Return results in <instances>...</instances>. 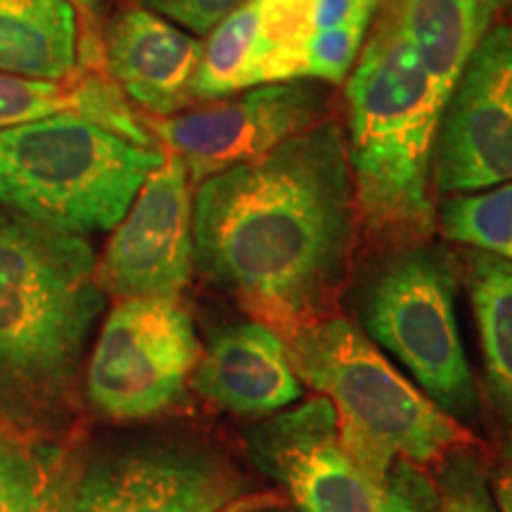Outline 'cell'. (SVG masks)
Here are the masks:
<instances>
[{
    "label": "cell",
    "instance_id": "obj_1",
    "mask_svg": "<svg viewBox=\"0 0 512 512\" xmlns=\"http://www.w3.org/2000/svg\"><path fill=\"white\" fill-rule=\"evenodd\" d=\"M347 136L335 121L204 178L192 202L200 271L283 337L328 318L356 240Z\"/></svg>",
    "mask_w": 512,
    "mask_h": 512
},
{
    "label": "cell",
    "instance_id": "obj_2",
    "mask_svg": "<svg viewBox=\"0 0 512 512\" xmlns=\"http://www.w3.org/2000/svg\"><path fill=\"white\" fill-rule=\"evenodd\" d=\"M446 100L387 3L347 83V157L358 226L384 247L432 238L434 145Z\"/></svg>",
    "mask_w": 512,
    "mask_h": 512
},
{
    "label": "cell",
    "instance_id": "obj_3",
    "mask_svg": "<svg viewBox=\"0 0 512 512\" xmlns=\"http://www.w3.org/2000/svg\"><path fill=\"white\" fill-rule=\"evenodd\" d=\"M100 311L86 238L0 209V411L36 420L55 408Z\"/></svg>",
    "mask_w": 512,
    "mask_h": 512
},
{
    "label": "cell",
    "instance_id": "obj_4",
    "mask_svg": "<svg viewBox=\"0 0 512 512\" xmlns=\"http://www.w3.org/2000/svg\"><path fill=\"white\" fill-rule=\"evenodd\" d=\"M285 342L299 380L335 408L342 444L373 470L392 472L401 460L425 467L470 441L351 320L320 318Z\"/></svg>",
    "mask_w": 512,
    "mask_h": 512
},
{
    "label": "cell",
    "instance_id": "obj_5",
    "mask_svg": "<svg viewBox=\"0 0 512 512\" xmlns=\"http://www.w3.org/2000/svg\"><path fill=\"white\" fill-rule=\"evenodd\" d=\"M164 155L74 114L3 128L0 207L79 235L110 230Z\"/></svg>",
    "mask_w": 512,
    "mask_h": 512
},
{
    "label": "cell",
    "instance_id": "obj_6",
    "mask_svg": "<svg viewBox=\"0 0 512 512\" xmlns=\"http://www.w3.org/2000/svg\"><path fill=\"white\" fill-rule=\"evenodd\" d=\"M460 266L446 247L389 249L354 294L358 328L408 370L427 399L456 422H475L479 394L460 335Z\"/></svg>",
    "mask_w": 512,
    "mask_h": 512
},
{
    "label": "cell",
    "instance_id": "obj_7",
    "mask_svg": "<svg viewBox=\"0 0 512 512\" xmlns=\"http://www.w3.org/2000/svg\"><path fill=\"white\" fill-rule=\"evenodd\" d=\"M247 456L292 498L297 512H441L437 482L401 460L377 472L339 439L337 415L313 396L268 415L245 432Z\"/></svg>",
    "mask_w": 512,
    "mask_h": 512
},
{
    "label": "cell",
    "instance_id": "obj_8",
    "mask_svg": "<svg viewBox=\"0 0 512 512\" xmlns=\"http://www.w3.org/2000/svg\"><path fill=\"white\" fill-rule=\"evenodd\" d=\"M252 482L200 441L140 439L91 458L64 512H230Z\"/></svg>",
    "mask_w": 512,
    "mask_h": 512
},
{
    "label": "cell",
    "instance_id": "obj_9",
    "mask_svg": "<svg viewBox=\"0 0 512 512\" xmlns=\"http://www.w3.org/2000/svg\"><path fill=\"white\" fill-rule=\"evenodd\" d=\"M197 361L195 325L176 299H124L95 344L88 399L107 418H150L181 399Z\"/></svg>",
    "mask_w": 512,
    "mask_h": 512
},
{
    "label": "cell",
    "instance_id": "obj_10",
    "mask_svg": "<svg viewBox=\"0 0 512 512\" xmlns=\"http://www.w3.org/2000/svg\"><path fill=\"white\" fill-rule=\"evenodd\" d=\"M323 81L294 79L247 88L204 110L171 114L152 124L155 136L183 159L192 183L268 155L285 140L328 119Z\"/></svg>",
    "mask_w": 512,
    "mask_h": 512
},
{
    "label": "cell",
    "instance_id": "obj_11",
    "mask_svg": "<svg viewBox=\"0 0 512 512\" xmlns=\"http://www.w3.org/2000/svg\"><path fill=\"white\" fill-rule=\"evenodd\" d=\"M512 181V27L496 24L460 72L441 112L432 188L479 192Z\"/></svg>",
    "mask_w": 512,
    "mask_h": 512
},
{
    "label": "cell",
    "instance_id": "obj_12",
    "mask_svg": "<svg viewBox=\"0 0 512 512\" xmlns=\"http://www.w3.org/2000/svg\"><path fill=\"white\" fill-rule=\"evenodd\" d=\"M192 261L190 176L183 159L166 150L117 223L98 264V283L121 299H176L188 285Z\"/></svg>",
    "mask_w": 512,
    "mask_h": 512
},
{
    "label": "cell",
    "instance_id": "obj_13",
    "mask_svg": "<svg viewBox=\"0 0 512 512\" xmlns=\"http://www.w3.org/2000/svg\"><path fill=\"white\" fill-rule=\"evenodd\" d=\"M316 0H245L209 31L192 98L221 100L294 79H309Z\"/></svg>",
    "mask_w": 512,
    "mask_h": 512
},
{
    "label": "cell",
    "instance_id": "obj_14",
    "mask_svg": "<svg viewBox=\"0 0 512 512\" xmlns=\"http://www.w3.org/2000/svg\"><path fill=\"white\" fill-rule=\"evenodd\" d=\"M202 48L200 38L143 5L121 10L100 41L107 76L121 93L159 117H171L195 100L192 83Z\"/></svg>",
    "mask_w": 512,
    "mask_h": 512
},
{
    "label": "cell",
    "instance_id": "obj_15",
    "mask_svg": "<svg viewBox=\"0 0 512 512\" xmlns=\"http://www.w3.org/2000/svg\"><path fill=\"white\" fill-rule=\"evenodd\" d=\"M192 387L214 406L247 418H268L304 396L285 337L259 320L216 332L197 361Z\"/></svg>",
    "mask_w": 512,
    "mask_h": 512
},
{
    "label": "cell",
    "instance_id": "obj_16",
    "mask_svg": "<svg viewBox=\"0 0 512 512\" xmlns=\"http://www.w3.org/2000/svg\"><path fill=\"white\" fill-rule=\"evenodd\" d=\"M512 0H389L403 36L448 98L460 72Z\"/></svg>",
    "mask_w": 512,
    "mask_h": 512
},
{
    "label": "cell",
    "instance_id": "obj_17",
    "mask_svg": "<svg viewBox=\"0 0 512 512\" xmlns=\"http://www.w3.org/2000/svg\"><path fill=\"white\" fill-rule=\"evenodd\" d=\"M79 12L69 0H0V72L62 81L79 67Z\"/></svg>",
    "mask_w": 512,
    "mask_h": 512
},
{
    "label": "cell",
    "instance_id": "obj_18",
    "mask_svg": "<svg viewBox=\"0 0 512 512\" xmlns=\"http://www.w3.org/2000/svg\"><path fill=\"white\" fill-rule=\"evenodd\" d=\"M465 283L484 356L486 392L512 432V264L470 249L463 256Z\"/></svg>",
    "mask_w": 512,
    "mask_h": 512
},
{
    "label": "cell",
    "instance_id": "obj_19",
    "mask_svg": "<svg viewBox=\"0 0 512 512\" xmlns=\"http://www.w3.org/2000/svg\"><path fill=\"white\" fill-rule=\"evenodd\" d=\"M60 458L0 430V512H64Z\"/></svg>",
    "mask_w": 512,
    "mask_h": 512
},
{
    "label": "cell",
    "instance_id": "obj_20",
    "mask_svg": "<svg viewBox=\"0 0 512 512\" xmlns=\"http://www.w3.org/2000/svg\"><path fill=\"white\" fill-rule=\"evenodd\" d=\"M439 228L446 240L512 264V181L451 195L439 209Z\"/></svg>",
    "mask_w": 512,
    "mask_h": 512
},
{
    "label": "cell",
    "instance_id": "obj_21",
    "mask_svg": "<svg viewBox=\"0 0 512 512\" xmlns=\"http://www.w3.org/2000/svg\"><path fill=\"white\" fill-rule=\"evenodd\" d=\"M76 93H79L76 72L62 81L0 72V131L57 114H74Z\"/></svg>",
    "mask_w": 512,
    "mask_h": 512
},
{
    "label": "cell",
    "instance_id": "obj_22",
    "mask_svg": "<svg viewBox=\"0 0 512 512\" xmlns=\"http://www.w3.org/2000/svg\"><path fill=\"white\" fill-rule=\"evenodd\" d=\"M368 24L313 31L309 46V79L323 83H342L356 67L366 43Z\"/></svg>",
    "mask_w": 512,
    "mask_h": 512
},
{
    "label": "cell",
    "instance_id": "obj_23",
    "mask_svg": "<svg viewBox=\"0 0 512 512\" xmlns=\"http://www.w3.org/2000/svg\"><path fill=\"white\" fill-rule=\"evenodd\" d=\"M140 3L169 22L181 24L192 34H209L223 17L230 15L245 0H140Z\"/></svg>",
    "mask_w": 512,
    "mask_h": 512
},
{
    "label": "cell",
    "instance_id": "obj_24",
    "mask_svg": "<svg viewBox=\"0 0 512 512\" xmlns=\"http://www.w3.org/2000/svg\"><path fill=\"white\" fill-rule=\"evenodd\" d=\"M380 5L382 0H316L313 27L316 31L344 27V24H368L370 27Z\"/></svg>",
    "mask_w": 512,
    "mask_h": 512
},
{
    "label": "cell",
    "instance_id": "obj_25",
    "mask_svg": "<svg viewBox=\"0 0 512 512\" xmlns=\"http://www.w3.org/2000/svg\"><path fill=\"white\" fill-rule=\"evenodd\" d=\"M491 496L498 512H512V465H505L494 475Z\"/></svg>",
    "mask_w": 512,
    "mask_h": 512
},
{
    "label": "cell",
    "instance_id": "obj_26",
    "mask_svg": "<svg viewBox=\"0 0 512 512\" xmlns=\"http://www.w3.org/2000/svg\"><path fill=\"white\" fill-rule=\"evenodd\" d=\"M69 3L74 5L76 12H93L102 3V0H69Z\"/></svg>",
    "mask_w": 512,
    "mask_h": 512
},
{
    "label": "cell",
    "instance_id": "obj_27",
    "mask_svg": "<svg viewBox=\"0 0 512 512\" xmlns=\"http://www.w3.org/2000/svg\"><path fill=\"white\" fill-rule=\"evenodd\" d=\"M252 512H290L285 508H261V510H252Z\"/></svg>",
    "mask_w": 512,
    "mask_h": 512
},
{
    "label": "cell",
    "instance_id": "obj_28",
    "mask_svg": "<svg viewBox=\"0 0 512 512\" xmlns=\"http://www.w3.org/2000/svg\"><path fill=\"white\" fill-rule=\"evenodd\" d=\"M505 453H508V458L512 460V441L508 444V448H505Z\"/></svg>",
    "mask_w": 512,
    "mask_h": 512
}]
</instances>
